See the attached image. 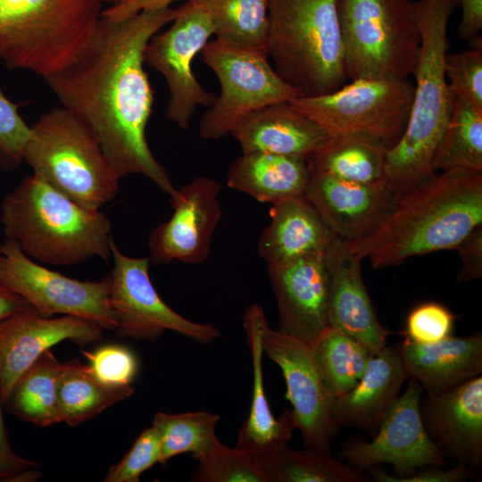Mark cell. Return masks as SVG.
I'll use <instances>...</instances> for the list:
<instances>
[{
  "label": "cell",
  "instance_id": "1",
  "mask_svg": "<svg viewBox=\"0 0 482 482\" xmlns=\"http://www.w3.org/2000/svg\"><path fill=\"white\" fill-rule=\"evenodd\" d=\"M176 13L177 8L166 6L120 20L101 16L79 55L44 79L62 106L91 131L119 179L143 175L170 198L178 189L145 137L154 95L144 68V51Z\"/></svg>",
  "mask_w": 482,
  "mask_h": 482
},
{
  "label": "cell",
  "instance_id": "2",
  "mask_svg": "<svg viewBox=\"0 0 482 482\" xmlns=\"http://www.w3.org/2000/svg\"><path fill=\"white\" fill-rule=\"evenodd\" d=\"M481 225L482 170L451 168L398 196L369 235L345 242L381 270L413 256L455 250Z\"/></svg>",
  "mask_w": 482,
  "mask_h": 482
},
{
  "label": "cell",
  "instance_id": "3",
  "mask_svg": "<svg viewBox=\"0 0 482 482\" xmlns=\"http://www.w3.org/2000/svg\"><path fill=\"white\" fill-rule=\"evenodd\" d=\"M459 0L412 1L420 37L412 104L406 128L387 149L385 182L397 198L430 179L433 159L449 121L453 102L445 75L449 21Z\"/></svg>",
  "mask_w": 482,
  "mask_h": 482
},
{
  "label": "cell",
  "instance_id": "4",
  "mask_svg": "<svg viewBox=\"0 0 482 482\" xmlns=\"http://www.w3.org/2000/svg\"><path fill=\"white\" fill-rule=\"evenodd\" d=\"M0 220L5 238L42 264L112 257L107 216L79 205L34 173L4 197Z\"/></svg>",
  "mask_w": 482,
  "mask_h": 482
},
{
  "label": "cell",
  "instance_id": "5",
  "mask_svg": "<svg viewBox=\"0 0 482 482\" xmlns=\"http://www.w3.org/2000/svg\"><path fill=\"white\" fill-rule=\"evenodd\" d=\"M338 0H268L266 54L301 96L343 87L349 78Z\"/></svg>",
  "mask_w": 482,
  "mask_h": 482
},
{
  "label": "cell",
  "instance_id": "6",
  "mask_svg": "<svg viewBox=\"0 0 482 482\" xmlns=\"http://www.w3.org/2000/svg\"><path fill=\"white\" fill-rule=\"evenodd\" d=\"M101 0H0V60L46 78L70 64L93 37Z\"/></svg>",
  "mask_w": 482,
  "mask_h": 482
},
{
  "label": "cell",
  "instance_id": "7",
  "mask_svg": "<svg viewBox=\"0 0 482 482\" xmlns=\"http://www.w3.org/2000/svg\"><path fill=\"white\" fill-rule=\"evenodd\" d=\"M30 127L22 159L34 174L89 210H100L115 197L119 177L96 138L72 112L54 107Z\"/></svg>",
  "mask_w": 482,
  "mask_h": 482
},
{
  "label": "cell",
  "instance_id": "8",
  "mask_svg": "<svg viewBox=\"0 0 482 482\" xmlns=\"http://www.w3.org/2000/svg\"><path fill=\"white\" fill-rule=\"evenodd\" d=\"M337 10L349 80L413 74L420 37L411 0H338Z\"/></svg>",
  "mask_w": 482,
  "mask_h": 482
},
{
  "label": "cell",
  "instance_id": "9",
  "mask_svg": "<svg viewBox=\"0 0 482 482\" xmlns=\"http://www.w3.org/2000/svg\"><path fill=\"white\" fill-rule=\"evenodd\" d=\"M413 95L409 79H356L333 92L289 103L328 136L365 134L390 148L406 128Z\"/></svg>",
  "mask_w": 482,
  "mask_h": 482
},
{
  "label": "cell",
  "instance_id": "10",
  "mask_svg": "<svg viewBox=\"0 0 482 482\" xmlns=\"http://www.w3.org/2000/svg\"><path fill=\"white\" fill-rule=\"evenodd\" d=\"M201 54L220 86L219 96L201 119L199 132L204 139L221 138L250 113L301 96L278 74L265 53L213 40Z\"/></svg>",
  "mask_w": 482,
  "mask_h": 482
},
{
  "label": "cell",
  "instance_id": "11",
  "mask_svg": "<svg viewBox=\"0 0 482 482\" xmlns=\"http://www.w3.org/2000/svg\"><path fill=\"white\" fill-rule=\"evenodd\" d=\"M0 282L46 316H75L103 329L117 328L110 304V276L98 281L70 278L34 261L4 238L0 244Z\"/></svg>",
  "mask_w": 482,
  "mask_h": 482
},
{
  "label": "cell",
  "instance_id": "12",
  "mask_svg": "<svg viewBox=\"0 0 482 482\" xmlns=\"http://www.w3.org/2000/svg\"><path fill=\"white\" fill-rule=\"evenodd\" d=\"M171 23L149 39L144 62L166 80L167 118L179 128L187 129L196 107H210L216 97L199 83L192 69L195 56L213 35V26L205 8L194 0H187L177 8Z\"/></svg>",
  "mask_w": 482,
  "mask_h": 482
},
{
  "label": "cell",
  "instance_id": "13",
  "mask_svg": "<svg viewBox=\"0 0 482 482\" xmlns=\"http://www.w3.org/2000/svg\"><path fill=\"white\" fill-rule=\"evenodd\" d=\"M111 252L113 267L110 275V304L117 319L115 331L119 337L154 341L170 330L201 344L220 337L213 325L191 321L163 302L149 276L150 256H128L113 238Z\"/></svg>",
  "mask_w": 482,
  "mask_h": 482
},
{
  "label": "cell",
  "instance_id": "14",
  "mask_svg": "<svg viewBox=\"0 0 482 482\" xmlns=\"http://www.w3.org/2000/svg\"><path fill=\"white\" fill-rule=\"evenodd\" d=\"M423 389L413 378L383 417L370 441L351 439L342 447L340 458L361 470L390 464L396 477L411 475L425 466H445L447 459L428 437L420 411Z\"/></svg>",
  "mask_w": 482,
  "mask_h": 482
},
{
  "label": "cell",
  "instance_id": "15",
  "mask_svg": "<svg viewBox=\"0 0 482 482\" xmlns=\"http://www.w3.org/2000/svg\"><path fill=\"white\" fill-rule=\"evenodd\" d=\"M262 344L264 353L282 370L287 384L285 398L292 404L295 429L305 447L331 453V441L340 428L332 414L334 398L322 381L310 345L269 325L264 328Z\"/></svg>",
  "mask_w": 482,
  "mask_h": 482
},
{
  "label": "cell",
  "instance_id": "16",
  "mask_svg": "<svg viewBox=\"0 0 482 482\" xmlns=\"http://www.w3.org/2000/svg\"><path fill=\"white\" fill-rule=\"evenodd\" d=\"M220 189L216 179L199 176L177 190L170 199L172 215L150 234L151 262L198 264L206 261L222 214L218 200Z\"/></svg>",
  "mask_w": 482,
  "mask_h": 482
},
{
  "label": "cell",
  "instance_id": "17",
  "mask_svg": "<svg viewBox=\"0 0 482 482\" xmlns=\"http://www.w3.org/2000/svg\"><path fill=\"white\" fill-rule=\"evenodd\" d=\"M103 328L84 319L48 317L27 305L0 320V390L4 403L20 376L52 346L69 340L85 346L98 342Z\"/></svg>",
  "mask_w": 482,
  "mask_h": 482
},
{
  "label": "cell",
  "instance_id": "18",
  "mask_svg": "<svg viewBox=\"0 0 482 482\" xmlns=\"http://www.w3.org/2000/svg\"><path fill=\"white\" fill-rule=\"evenodd\" d=\"M425 430L445 458L476 470L482 467V375L420 402Z\"/></svg>",
  "mask_w": 482,
  "mask_h": 482
},
{
  "label": "cell",
  "instance_id": "19",
  "mask_svg": "<svg viewBox=\"0 0 482 482\" xmlns=\"http://www.w3.org/2000/svg\"><path fill=\"white\" fill-rule=\"evenodd\" d=\"M325 253L268 267L279 312L278 330L308 344L328 326Z\"/></svg>",
  "mask_w": 482,
  "mask_h": 482
},
{
  "label": "cell",
  "instance_id": "20",
  "mask_svg": "<svg viewBox=\"0 0 482 482\" xmlns=\"http://www.w3.org/2000/svg\"><path fill=\"white\" fill-rule=\"evenodd\" d=\"M305 198L333 235L347 242L372 232L396 201L385 183L352 182L312 170Z\"/></svg>",
  "mask_w": 482,
  "mask_h": 482
},
{
  "label": "cell",
  "instance_id": "21",
  "mask_svg": "<svg viewBox=\"0 0 482 482\" xmlns=\"http://www.w3.org/2000/svg\"><path fill=\"white\" fill-rule=\"evenodd\" d=\"M328 275V326L345 332L372 354L386 346L388 331L379 322L362 280V258L335 237L325 253Z\"/></svg>",
  "mask_w": 482,
  "mask_h": 482
},
{
  "label": "cell",
  "instance_id": "22",
  "mask_svg": "<svg viewBox=\"0 0 482 482\" xmlns=\"http://www.w3.org/2000/svg\"><path fill=\"white\" fill-rule=\"evenodd\" d=\"M253 365V395L247 418L242 423L237 447L250 452L262 461L288 445L295 424L291 410L285 408L276 419L268 403L262 374V336L268 325L262 308L256 303L246 309L243 318Z\"/></svg>",
  "mask_w": 482,
  "mask_h": 482
},
{
  "label": "cell",
  "instance_id": "23",
  "mask_svg": "<svg viewBox=\"0 0 482 482\" xmlns=\"http://www.w3.org/2000/svg\"><path fill=\"white\" fill-rule=\"evenodd\" d=\"M407 378L397 349L386 346L370 356L359 382L334 398L337 426L354 428L373 436Z\"/></svg>",
  "mask_w": 482,
  "mask_h": 482
},
{
  "label": "cell",
  "instance_id": "24",
  "mask_svg": "<svg viewBox=\"0 0 482 482\" xmlns=\"http://www.w3.org/2000/svg\"><path fill=\"white\" fill-rule=\"evenodd\" d=\"M243 153H270L307 159L328 135L289 102L246 116L231 132Z\"/></svg>",
  "mask_w": 482,
  "mask_h": 482
},
{
  "label": "cell",
  "instance_id": "25",
  "mask_svg": "<svg viewBox=\"0 0 482 482\" xmlns=\"http://www.w3.org/2000/svg\"><path fill=\"white\" fill-rule=\"evenodd\" d=\"M397 351L407 378L428 394L438 393L482 375V335L449 336L428 345L407 338Z\"/></svg>",
  "mask_w": 482,
  "mask_h": 482
},
{
  "label": "cell",
  "instance_id": "26",
  "mask_svg": "<svg viewBox=\"0 0 482 482\" xmlns=\"http://www.w3.org/2000/svg\"><path fill=\"white\" fill-rule=\"evenodd\" d=\"M270 216L258 243L259 254L268 267L325 253L335 237L305 196L272 204Z\"/></svg>",
  "mask_w": 482,
  "mask_h": 482
},
{
  "label": "cell",
  "instance_id": "27",
  "mask_svg": "<svg viewBox=\"0 0 482 482\" xmlns=\"http://www.w3.org/2000/svg\"><path fill=\"white\" fill-rule=\"evenodd\" d=\"M311 178L305 158L270 153H243L229 168L227 184L270 204L304 197Z\"/></svg>",
  "mask_w": 482,
  "mask_h": 482
},
{
  "label": "cell",
  "instance_id": "28",
  "mask_svg": "<svg viewBox=\"0 0 482 482\" xmlns=\"http://www.w3.org/2000/svg\"><path fill=\"white\" fill-rule=\"evenodd\" d=\"M386 145L369 135L347 133L328 136L306 160L311 170L347 181L385 183Z\"/></svg>",
  "mask_w": 482,
  "mask_h": 482
},
{
  "label": "cell",
  "instance_id": "29",
  "mask_svg": "<svg viewBox=\"0 0 482 482\" xmlns=\"http://www.w3.org/2000/svg\"><path fill=\"white\" fill-rule=\"evenodd\" d=\"M134 387L102 383L88 365L77 359L62 364L57 382L62 422L78 426L134 394Z\"/></svg>",
  "mask_w": 482,
  "mask_h": 482
},
{
  "label": "cell",
  "instance_id": "30",
  "mask_svg": "<svg viewBox=\"0 0 482 482\" xmlns=\"http://www.w3.org/2000/svg\"><path fill=\"white\" fill-rule=\"evenodd\" d=\"M62 364L50 349L44 352L14 383L4 403L9 411L37 427L62 422L57 400Z\"/></svg>",
  "mask_w": 482,
  "mask_h": 482
},
{
  "label": "cell",
  "instance_id": "31",
  "mask_svg": "<svg viewBox=\"0 0 482 482\" xmlns=\"http://www.w3.org/2000/svg\"><path fill=\"white\" fill-rule=\"evenodd\" d=\"M309 345L322 381L333 398L359 382L372 355L362 344L331 326Z\"/></svg>",
  "mask_w": 482,
  "mask_h": 482
},
{
  "label": "cell",
  "instance_id": "32",
  "mask_svg": "<svg viewBox=\"0 0 482 482\" xmlns=\"http://www.w3.org/2000/svg\"><path fill=\"white\" fill-rule=\"evenodd\" d=\"M208 12L215 40L266 54L268 0H194Z\"/></svg>",
  "mask_w": 482,
  "mask_h": 482
},
{
  "label": "cell",
  "instance_id": "33",
  "mask_svg": "<svg viewBox=\"0 0 482 482\" xmlns=\"http://www.w3.org/2000/svg\"><path fill=\"white\" fill-rule=\"evenodd\" d=\"M268 482H366L368 476L331 453L282 447L262 461Z\"/></svg>",
  "mask_w": 482,
  "mask_h": 482
},
{
  "label": "cell",
  "instance_id": "34",
  "mask_svg": "<svg viewBox=\"0 0 482 482\" xmlns=\"http://www.w3.org/2000/svg\"><path fill=\"white\" fill-rule=\"evenodd\" d=\"M432 168L435 172L451 168L482 170V108L453 96L451 116Z\"/></svg>",
  "mask_w": 482,
  "mask_h": 482
},
{
  "label": "cell",
  "instance_id": "35",
  "mask_svg": "<svg viewBox=\"0 0 482 482\" xmlns=\"http://www.w3.org/2000/svg\"><path fill=\"white\" fill-rule=\"evenodd\" d=\"M217 414L206 411H190L169 414L158 411L152 426L158 432L161 442L159 463H165L172 457L191 453L195 460L206 453L217 441Z\"/></svg>",
  "mask_w": 482,
  "mask_h": 482
},
{
  "label": "cell",
  "instance_id": "36",
  "mask_svg": "<svg viewBox=\"0 0 482 482\" xmlns=\"http://www.w3.org/2000/svg\"><path fill=\"white\" fill-rule=\"evenodd\" d=\"M195 482H268L262 461L248 451L229 447L219 440L195 459Z\"/></svg>",
  "mask_w": 482,
  "mask_h": 482
},
{
  "label": "cell",
  "instance_id": "37",
  "mask_svg": "<svg viewBox=\"0 0 482 482\" xmlns=\"http://www.w3.org/2000/svg\"><path fill=\"white\" fill-rule=\"evenodd\" d=\"M471 40L470 49L447 54L445 75L454 96L467 98L482 108V40L478 36Z\"/></svg>",
  "mask_w": 482,
  "mask_h": 482
},
{
  "label": "cell",
  "instance_id": "38",
  "mask_svg": "<svg viewBox=\"0 0 482 482\" xmlns=\"http://www.w3.org/2000/svg\"><path fill=\"white\" fill-rule=\"evenodd\" d=\"M95 377L111 386H130L138 372L135 353L120 345H104L94 351H82Z\"/></svg>",
  "mask_w": 482,
  "mask_h": 482
},
{
  "label": "cell",
  "instance_id": "39",
  "mask_svg": "<svg viewBox=\"0 0 482 482\" xmlns=\"http://www.w3.org/2000/svg\"><path fill=\"white\" fill-rule=\"evenodd\" d=\"M161 442L154 426L144 429L132 447L116 464L110 467L104 482H139L140 476L159 463Z\"/></svg>",
  "mask_w": 482,
  "mask_h": 482
},
{
  "label": "cell",
  "instance_id": "40",
  "mask_svg": "<svg viewBox=\"0 0 482 482\" xmlns=\"http://www.w3.org/2000/svg\"><path fill=\"white\" fill-rule=\"evenodd\" d=\"M0 87V167L12 170L23 162L24 147L30 137L29 126Z\"/></svg>",
  "mask_w": 482,
  "mask_h": 482
},
{
  "label": "cell",
  "instance_id": "41",
  "mask_svg": "<svg viewBox=\"0 0 482 482\" xmlns=\"http://www.w3.org/2000/svg\"><path fill=\"white\" fill-rule=\"evenodd\" d=\"M454 315L444 305L428 302L411 310L406 320L405 338L421 345L439 342L449 336Z\"/></svg>",
  "mask_w": 482,
  "mask_h": 482
},
{
  "label": "cell",
  "instance_id": "42",
  "mask_svg": "<svg viewBox=\"0 0 482 482\" xmlns=\"http://www.w3.org/2000/svg\"><path fill=\"white\" fill-rule=\"evenodd\" d=\"M367 470L371 475L372 480L376 482H461L473 478L478 471L459 463L449 469H443L442 466H425L405 477L387 474L376 466Z\"/></svg>",
  "mask_w": 482,
  "mask_h": 482
},
{
  "label": "cell",
  "instance_id": "43",
  "mask_svg": "<svg viewBox=\"0 0 482 482\" xmlns=\"http://www.w3.org/2000/svg\"><path fill=\"white\" fill-rule=\"evenodd\" d=\"M461 259L456 281L465 282L482 277V225L475 229L455 249Z\"/></svg>",
  "mask_w": 482,
  "mask_h": 482
},
{
  "label": "cell",
  "instance_id": "44",
  "mask_svg": "<svg viewBox=\"0 0 482 482\" xmlns=\"http://www.w3.org/2000/svg\"><path fill=\"white\" fill-rule=\"evenodd\" d=\"M37 463L20 457L0 458V482H31L38 479Z\"/></svg>",
  "mask_w": 482,
  "mask_h": 482
},
{
  "label": "cell",
  "instance_id": "45",
  "mask_svg": "<svg viewBox=\"0 0 482 482\" xmlns=\"http://www.w3.org/2000/svg\"><path fill=\"white\" fill-rule=\"evenodd\" d=\"M461 19L458 36L461 40H471L482 29V0H459Z\"/></svg>",
  "mask_w": 482,
  "mask_h": 482
},
{
  "label": "cell",
  "instance_id": "46",
  "mask_svg": "<svg viewBox=\"0 0 482 482\" xmlns=\"http://www.w3.org/2000/svg\"><path fill=\"white\" fill-rule=\"evenodd\" d=\"M176 0H120L103 10L101 16L120 20L134 15L143 10L170 6Z\"/></svg>",
  "mask_w": 482,
  "mask_h": 482
},
{
  "label": "cell",
  "instance_id": "47",
  "mask_svg": "<svg viewBox=\"0 0 482 482\" xmlns=\"http://www.w3.org/2000/svg\"><path fill=\"white\" fill-rule=\"evenodd\" d=\"M27 305L23 298L0 282V320Z\"/></svg>",
  "mask_w": 482,
  "mask_h": 482
},
{
  "label": "cell",
  "instance_id": "48",
  "mask_svg": "<svg viewBox=\"0 0 482 482\" xmlns=\"http://www.w3.org/2000/svg\"><path fill=\"white\" fill-rule=\"evenodd\" d=\"M2 404H4L1 397L0 390V458L14 460L20 458L12 449L6 428L4 426V416L2 412Z\"/></svg>",
  "mask_w": 482,
  "mask_h": 482
},
{
  "label": "cell",
  "instance_id": "49",
  "mask_svg": "<svg viewBox=\"0 0 482 482\" xmlns=\"http://www.w3.org/2000/svg\"><path fill=\"white\" fill-rule=\"evenodd\" d=\"M103 3H110L112 4H114L118 2H120V0H101Z\"/></svg>",
  "mask_w": 482,
  "mask_h": 482
}]
</instances>
